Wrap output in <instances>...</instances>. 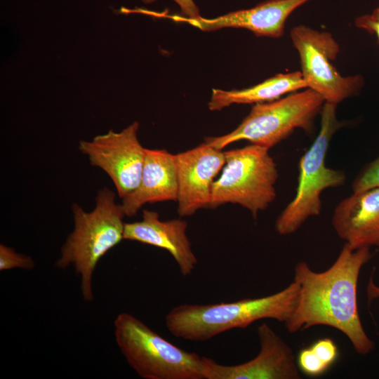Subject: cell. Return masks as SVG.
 I'll return each mask as SVG.
<instances>
[{"mask_svg":"<svg viewBox=\"0 0 379 379\" xmlns=\"http://www.w3.org/2000/svg\"><path fill=\"white\" fill-rule=\"evenodd\" d=\"M373 257L370 248L353 249L345 244L332 265L313 271L304 261L296 264L293 281L300 286L297 305L285 326L291 333L315 326L343 333L356 352L366 355L375 346L361 324L357 307L359 273Z\"/></svg>","mask_w":379,"mask_h":379,"instance_id":"obj_1","label":"cell"},{"mask_svg":"<svg viewBox=\"0 0 379 379\" xmlns=\"http://www.w3.org/2000/svg\"><path fill=\"white\" fill-rule=\"evenodd\" d=\"M299 293V284L293 281L284 289L265 297L215 304H182L168 312L165 324L175 338L204 342L261 319L286 323L297 305Z\"/></svg>","mask_w":379,"mask_h":379,"instance_id":"obj_2","label":"cell"},{"mask_svg":"<svg viewBox=\"0 0 379 379\" xmlns=\"http://www.w3.org/2000/svg\"><path fill=\"white\" fill-rule=\"evenodd\" d=\"M72 209L74 227L62 246L55 265L60 269L73 265L81 278L83 298L92 301V278L95 267L124 239L126 215L121 204L116 203L114 192L107 187L98 192L93 211L86 212L76 203Z\"/></svg>","mask_w":379,"mask_h":379,"instance_id":"obj_3","label":"cell"},{"mask_svg":"<svg viewBox=\"0 0 379 379\" xmlns=\"http://www.w3.org/2000/svg\"><path fill=\"white\" fill-rule=\"evenodd\" d=\"M117 344L144 379H206L204 357L172 344L127 312L114 321Z\"/></svg>","mask_w":379,"mask_h":379,"instance_id":"obj_4","label":"cell"},{"mask_svg":"<svg viewBox=\"0 0 379 379\" xmlns=\"http://www.w3.org/2000/svg\"><path fill=\"white\" fill-rule=\"evenodd\" d=\"M324 102L320 94L307 88L274 101L256 103L234 131L224 135L206 138L204 142L221 150L241 140L270 149L295 129L311 134L314 119Z\"/></svg>","mask_w":379,"mask_h":379,"instance_id":"obj_5","label":"cell"},{"mask_svg":"<svg viewBox=\"0 0 379 379\" xmlns=\"http://www.w3.org/2000/svg\"><path fill=\"white\" fill-rule=\"evenodd\" d=\"M336 107L328 102L323 105L319 133L299 161L296 194L275 221V230L280 235L294 233L310 217L319 215L322 192L345 183V173L327 167L325 161L330 141L343 126L337 119Z\"/></svg>","mask_w":379,"mask_h":379,"instance_id":"obj_6","label":"cell"},{"mask_svg":"<svg viewBox=\"0 0 379 379\" xmlns=\"http://www.w3.org/2000/svg\"><path fill=\"white\" fill-rule=\"evenodd\" d=\"M225 163L212 186L211 208L231 203L248 209L256 219L277 197V164L269 149L251 144L224 151Z\"/></svg>","mask_w":379,"mask_h":379,"instance_id":"obj_7","label":"cell"},{"mask_svg":"<svg viewBox=\"0 0 379 379\" xmlns=\"http://www.w3.org/2000/svg\"><path fill=\"white\" fill-rule=\"evenodd\" d=\"M290 36L299 53L307 88L320 94L325 102L336 105L359 93L363 77L342 76L331 63L340 51L331 34L300 25L291 30Z\"/></svg>","mask_w":379,"mask_h":379,"instance_id":"obj_8","label":"cell"},{"mask_svg":"<svg viewBox=\"0 0 379 379\" xmlns=\"http://www.w3.org/2000/svg\"><path fill=\"white\" fill-rule=\"evenodd\" d=\"M138 128L135 121L121 132L110 130L79 145L91 164L107 174L121 199L138 187L144 166L146 148L138 138Z\"/></svg>","mask_w":379,"mask_h":379,"instance_id":"obj_9","label":"cell"},{"mask_svg":"<svg viewBox=\"0 0 379 379\" xmlns=\"http://www.w3.org/2000/svg\"><path fill=\"white\" fill-rule=\"evenodd\" d=\"M178 180V213L185 217L210 206L215 178L225 163L224 151L205 142L174 154Z\"/></svg>","mask_w":379,"mask_h":379,"instance_id":"obj_10","label":"cell"},{"mask_svg":"<svg viewBox=\"0 0 379 379\" xmlns=\"http://www.w3.org/2000/svg\"><path fill=\"white\" fill-rule=\"evenodd\" d=\"M258 355L236 365H222L204 357L206 379H298L297 359L291 348L266 323L258 328Z\"/></svg>","mask_w":379,"mask_h":379,"instance_id":"obj_11","label":"cell"},{"mask_svg":"<svg viewBox=\"0 0 379 379\" xmlns=\"http://www.w3.org/2000/svg\"><path fill=\"white\" fill-rule=\"evenodd\" d=\"M308 1L267 0L251 8L233 11L212 19L201 16L190 18L164 13H157V16L177 22H187L202 31H214L225 27L244 28L258 36L279 38L284 34L288 17Z\"/></svg>","mask_w":379,"mask_h":379,"instance_id":"obj_12","label":"cell"},{"mask_svg":"<svg viewBox=\"0 0 379 379\" xmlns=\"http://www.w3.org/2000/svg\"><path fill=\"white\" fill-rule=\"evenodd\" d=\"M187 222L181 218L163 221L157 212L144 210L140 221L125 223L124 239L140 242L166 250L187 277L197 264L187 236Z\"/></svg>","mask_w":379,"mask_h":379,"instance_id":"obj_13","label":"cell"},{"mask_svg":"<svg viewBox=\"0 0 379 379\" xmlns=\"http://www.w3.org/2000/svg\"><path fill=\"white\" fill-rule=\"evenodd\" d=\"M332 225L353 249L379 248V187L353 192L335 207Z\"/></svg>","mask_w":379,"mask_h":379,"instance_id":"obj_14","label":"cell"},{"mask_svg":"<svg viewBox=\"0 0 379 379\" xmlns=\"http://www.w3.org/2000/svg\"><path fill=\"white\" fill-rule=\"evenodd\" d=\"M178 197V180L174 154L166 149L145 150L144 166L138 187L122 199L127 216L135 215L148 203L173 201Z\"/></svg>","mask_w":379,"mask_h":379,"instance_id":"obj_15","label":"cell"},{"mask_svg":"<svg viewBox=\"0 0 379 379\" xmlns=\"http://www.w3.org/2000/svg\"><path fill=\"white\" fill-rule=\"evenodd\" d=\"M304 88H307V85L301 72L278 74L255 86L241 90L213 89L208 106L211 111H219L232 104L271 102Z\"/></svg>","mask_w":379,"mask_h":379,"instance_id":"obj_16","label":"cell"},{"mask_svg":"<svg viewBox=\"0 0 379 379\" xmlns=\"http://www.w3.org/2000/svg\"><path fill=\"white\" fill-rule=\"evenodd\" d=\"M35 267L34 260L29 255L18 253L13 248L4 244L0 245V270L14 268L31 270Z\"/></svg>","mask_w":379,"mask_h":379,"instance_id":"obj_17","label":"cell"},{"mask_svg":"<svg viewBox=\"0 0 379 379\" xmlns=\"http://www.w3.org/2000/svg\"><path fill=\"white\" fill-rule=\"evenodd\" d=\"M298 368L306 375L319 376L330 367L310 347L301 350L297 359Z\"/></svg>","mask_w":379,"mask_h":379,"instance_id":"obj_18","label":"cell"},{"mask_svg":"<svg viewBox=\"0 0 379 379\" xmlns=\"http://www.w3.org/2000/svg\"><path fill=\"white\" fill-rule=\"evenodd\" d=\"M379 187V157L367 164L352 182L353 192Z\"/></svg>","mask_w":379,"mask_h":379,"instance_id":"obj_19","label":"cell"},{"mask_svg":"<svg viewBox=\"0 0 379 379\" xmlns=\"http://www.w3.org/2000/svg\"><path fill=\"white\" fill-rule=\"evenodd\" d=\"M310 347L317 355L329 366H331L338 358V347L335 343L328 338L318 340Z\"/></svg>","mask_w":379,"mask_h":379,"instance_id":"obj_20","label":"cell"},{"mask_svg":"<svg viewBox=\"0 0 379 379\" xmlns=\"http://www.w3.org/2000/svg\"><path fill=\"white\" fill-rule=\"evenodd\" d=\"M354 24L357 27L375 34L379 43V8H375L371 13L357 18Z\"/></svg>","mask_w":379,"mask_h":379,"instance_id":"obj_21","label":"cell"},{"mask_svg":"<svg viewBox=\"0 0 379 379\" xmlns=\"http://www.w3.org/2000/svg\"><path fill=\"white\" fill-rule=\"evenodd\" d=\"M152 0H147V2H149ZM181 9V15L190 18H195L200 15L198 7L196 6L193 0H173Z\"/></svg>","mask_w":379,"mask_h":379,"instance_id":"obj_22","label":"cell"},{"mask_svg":"<svg viewBox=\"0 0 379 379\" xmlns=\"http://www.w3.org/2000/svg\"><path fill=\"white\" fill-rule=\"evenodd\" d=\"M367 297L368 302L374 299L379 298V286L373 282L372 277L367 285Z\"/></svg>","mask_w":379,"mask_h":379,"instance_id":"obj_23","label":"cell"}]
</instances>
